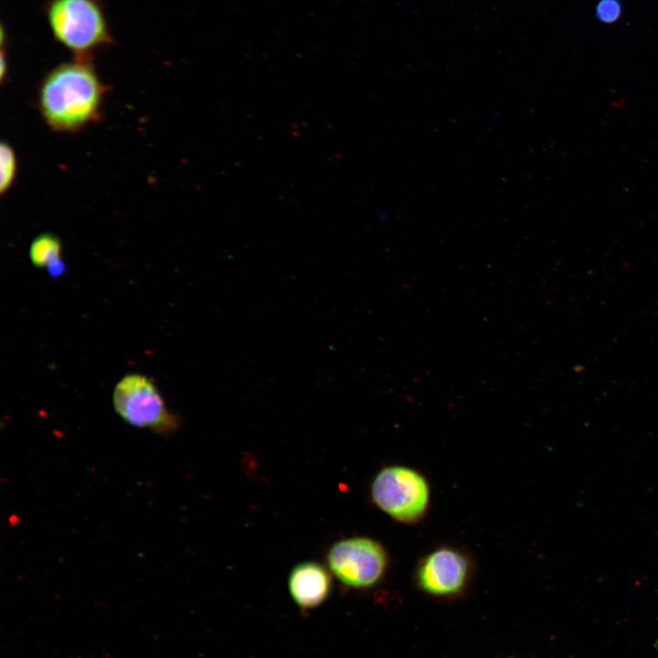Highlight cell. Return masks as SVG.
Segmentation results:
<instances>
[{"instance_id":"1","label":"cell","mask_w":658,"mask_h":658,"mask_svg":"<svg viewBox=\"0 0 658 658\" xmlns=\"http://www.w3.org/2000/svg\"><path fill=\"white\" fill-rule=\"evenodd\" d=\"M106 91L91 58H75L45 75L37 107L51 130L75 133L101 118Z\"/></svg>"},{"instance_id":"2","label":"cell","mask_w":658,"mask_h":658,"mask_svg":"<svg viewBox=\"0 0 658 658\" xmlns=\"http://www.w3.org/2000/svg\"><path fill=\"white\" fill-rule=\"evenodd\" d=\"M46 16L54 38L75 58L113 42L103 8L97 0H50Z\"/></svg>"},{"instance_id":"3","label":"cell","mask_w":658,"mask_h":658,"mask_svg":"<svg viewBox=\"0 0 658 658\" xmlns=\"http://www.w3.org/2000/svg\"><path fill=\"white\" fill-rule=\"evenodd\" d=\"M112 402L117 414L133 427L167 434L179 425L154 382L143 375L122 377L113 390Z\"/></svg>"},{"instance_id":"4","label":"cell","mask_w":658,"mask_h":658,"mask_svg":"<svg viewBox=\"0 0 658 658\" xmlns=\"http://www.w3.org/2000/svg\"><path fill=\"white\" fill-rule=\"evenodd\" d=\"M375 504L396 520L411 523L419 519L429 504V486L417 471L403 466L382 469L371 487Z\"/></svg>"},{"instance_id":"5","label":"cell","mask_w":658,"mask_h":658,"mask_svg":"<svg viewBox=\"0 0 658 658\" xmlns=\"http://www.w3.org/2000/svg\"><path fill=\"white\" fill-rule=\"evenodd\" d=\"M327 561L332 572L344 584L365 588L383 576L387 563L384 547L375 540L355 537L335 543Z\"/></svg>"},{"instance_id":"6","label":"cell","mask_w":658,"mask_h":658,"mask_svg":"<svg viewBox=\"0 0 658 658\" xmlns=\"http://www.w3.org/2000/svg\"><path fill=\"white\" fill-rule=\"evenodd\" d=\"M469 570L464 555L451 548H439L428 555L418 570V580L427 592L446 595L459 591Z\"/></svg>"},{"instance_id":"7","label":"cell","mask_w":658,"mask_h":658,"mask_svg":"<svg viewBox=\"0 0 658 658\" xmlns=\"http://www.w3.org/2000/svg\"><path fill=\"white\" fill-rule=\"evenodd\" d=\"M289 590L294 602L302 610L320 606L329 596L331 578L317 563L296 566L289 577Z\"/></svg>"},{"instance_id":"8","label":"cell","mask_w":658,"mask_h":658,"mask_svg":"<svg viewBox=\"0 0 658 658\" xmlns=\"http://www.w3.org/2000/svg\"><path fill=\"white\" fill-rule=\"evenodd\" d=\"M61 242L51 233L38 235L31 243L29 258L37 268H47L61 259Z\"/></svg>"},{"instance_id":"9","label":"cell","mask_w":658,"mask_h":658,"mask_svg":"<svg viewBox=\"0 0 658 658\" xmlns=\"http://www.w3.org/2000/svg\"><path fill=\"white\" fill-rule=\"evenodd\" d=\"M17 169L14 149L6 143L0 145V192L5 194L13 185Z\"/></svg>"},{"instance_id":"10","label":"cell","mask_w":658,"mask_h":658,"mask_svg":"<svg viewBox=\"0 0 658 658\" xmlns=\"http://www.w3.org/2000/svg\"><path fill=\"white\" fill-rule=\"evenodd\" d=\"M621 11L618 0H600L597 5L596 14L600 21L612 23L620 17Z\"/></svg>"},{"instance_id":"11","label":"cell","mask_w":658,"mask_h":658,"mask_svg":"<svg viewBox=\"0 0 658 658\" xmlns=\"http://www.w3.org/2000/svg\"><path fill=\"white\" fill-rule=\"evenodd\" d=\"M47 270L51 277H59L65 272L66 267L60 259L48 266Z\"/></svg>"}]
</instances>
